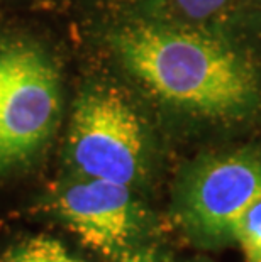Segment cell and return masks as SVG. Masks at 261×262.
<instances>
[{"label":"cell","mask_w":261,"mask_h":262,"mask_svg":"<svg viewBox=\"0 0 261 262\" xmlns=\"http://www.w3.org/2000/svg\"><path fill=\"white\" fill-rule=\"evenodd\" d=\"M115 262H166L163 254L154 247V244L143 245V247L132 250V252L126 254L124 257H121Z\"/></svg>","instance_id":"cell-9"},{"label":"cell","mask_w":261,"mask_h":262,"mask_svg":"<svg viewBox=\"0 0 261 262\" xmlns=\"http://www.w3.org/2000/svg\"><path fill=\"white\" fill-rule=\"evenodd\" d=\"M261 194V139L198 152L171 185L170 216L192 245L217 250L236 244V228Z\"/></svg>","instance_id":"cell-4"},{"label":"cell","mask_w":261,"mask_h":262,"mask_svg":"<svg viewBox=\"0 0 261 262\" xmlns=\"http://www.w3.org/2000/svg\"><path fill=\"white\" fill-rule=\"evenodd\" d=\"M239 7L251 10V12L261 14V0H241Z\"/></svg>","instance_id":"cell-10"},{"label":"cell","mask_w":261,"mask_h":262,"mask_svg":"<svg viewBox=\"0 0 261 262\" xmlns=\"http://www.w3.org/2000/svg\"><path fill=\"white\" fill-rule=\"evenodd\" d=\"M7 2H14V0H0V4H7Z\"/></svg>","instance_id":"cell-11"},{"label":"cell","mask_w":261,"mask_h":262,"mask_svg":"<svg viewBox=\"0 0 261 262\" xmlns=\"http://www.w3.org/2000/svg\"><path fill=\"white\" fill-rule=\"evenodd\" d=\"M97 39L109 70L146 102L166 137L261 132V14L237 7L182 22L126 5L102 20Z\"/></svg>","instance_id":"cell-1"},{"label":"cell","mask_w":261,"mask_h":262,"mask_svg":"<svg viewBox=\"0 0 261 262\" xmlns=\"http://www.w3.org/2000/svg\"><path fill=\"white\" fill-rule=\"evenodd\" d=\"M241 0H131L129 7L182 22H209L239 7Z\"/></svg>","instance_id":"cell-6"},{"label":"cell","mask_w":261,"mask_h":262,"mask_svg":"<svg viewBox=\"0 0 261 262\" xmlns=\"http://www.w3.org/2000/svg\"><path fill=\"white\" fill-rule=\"evenodd\" d=\"M236 244L243 250L246 262H261V194L239 219Z\"/></svg>","instance_id":"cell-8"},{"label":"cell","mask_w":261,"mask_h":262,"mask_svg":"<svg viewBox=\"0 0 261 262\" xmlns=\"http://www.w3.org/2000/svg\"><path fill=\"white\" fill-rule=\"evenodd\" d=\"M36 211L107 260L153 244L159 220L146 194L119 183L63 172L36 202Z\"/></svg>","instance_id":"cell-5"},{"label":"cell","mask_w":261,"mask_h":262,"mask_svg":"<svg viewBox=\"0 0 261 262\" xmlns=\"http://www.w3.org/2000/svg\"><path fill=\"white\" fill-rule=\"evenodd\" d=\"M166 134L146 102L114 71L85 76L66 110L63 172L146 194L163 169Z\"/></svg>","instance_id":"cell-2"},{"label":"cell","mask_w":261,"mask_h":262,"mask_svg":"<svg viewBox=\"0 0 261 262\" xmlns=\"http://www.w3.org/2000/svg\"><path fill=\"white\" fill-rule=\"evenodd\" d=\"M0 262H85L59 238L46 233L22 237L0 252Z\"/></svg>","instance_id":"cell-7"},{"label":"cell","mask_w":261,"mask_h":262,"mask_svg":"<svg viewBox=\"0 0 261 262\" xmlns=\"http://www.w3.org/2000/svg\"><path fill=\"white\" fill-rule=\"evenodd\" d=\"M66 119L58 51L26 26L0 24V180L34 171Z\"/></svg>","instance_id":"cell-3"}]
</instances>
